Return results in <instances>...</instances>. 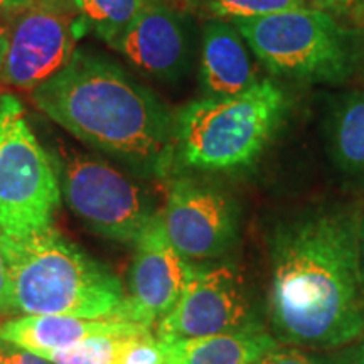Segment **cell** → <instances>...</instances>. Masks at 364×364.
I'll return each mask as SVG.
<instances>
[{
  "instance_id": "obj_1",
  "label": "cell",
  "mask_w": 364,
  "mask_h": 364,
  "mask_svg": "<svg viewBox=\"0 0 364 364\" xmlns=\"http://www.w3.org/2000/svg\"><path fill=\"white\" fill-rule=\"evenodd\" d=\"M361 221L317 211L285 223L272 238L268 311L277 338L338 349L364 336Z\"/></svg>"
},
{
  "instance_id": "obj_2",
  "label": "cell",
  "mask_w": 364,
  "mask_h": 364,
  "mask_svg": "<svg viewBox=\"0 0 364 364\" xmlns=\"http://www.w3.org/2000/svg\"><path fill=\"white\" fill-rule=\"evenodd\" d=\"M31 102L81 142L144 176H166L174 166L176 117L103 56L76 51L65 70L31 91Z\"/></svg>"
},
{
  "instance_id": "obj_3",
  "label": "cell",
  "mask_w": 364,
  "mask_h": 364,
  "mask_svg": "<svg viewBox=\"0 0 364 364\" xmlns=\"http://www.w3.org/2000/svg\"><path fill=\"white\" fill-rule=\"evenodd\" d=\"M0 243L14 312L132 321L120 279L54 228L26 238H0Z\"/></svg>"
},
{
  "instance_id": "obj_4",
  "label": "cell",
  "mask_w": 364,
  "mask_h": 364,
  "mask_svg": "<svg viewBox=\"0 0 364 364\" xmlns=\"http://www.w3.org/2000/svg\"><path fill=\"white\" fill-rule=\"evenodd\" d=\"M290 108L285 90L262 80L233 97H204L176 115L174 164L206 172H238L260 161Z\"/></svg>"
},
{
  "instance_id": "obj_5",
  "label": "cell",
  "mask_w": 364,
  "mask_h": 364,
  "mask_svg": "<svg viewBox=\"0 0 364 364\" xmlns=\"http://www.w3.org/2000/svg\"><path fill=\"white\" fill-rule=\"evenodd\" d=\"M233 24L250 51L275 76L339 83L353 73V36L321 9L294 7Z\"/></svg>"
},
{
  "instance_id": "obj_6",
  "label": "cell",
  "mask_w": 364,
  "mask_h": 364,
  "mask_svg": "<svg viewBox=\"0 0 364 364\" xmlns=\"http://www.w3.org/2000/svg\"><path fill=\"white\" fill-rule=\"evenodd\" d=\"M61 189L53 157L26 122L22 103L4 93L0 110V238L53 228Z\"/></svg>"
},
{
  "instance_id": "obj_7",
  "label": "cell",
  "mask_w": 364,
  "mask_h": 364,
  "mask_svg": "<svg viewBox=\"0 0 364 364\" xmlns=\"http://www.w3.org/2000/svg\"><path fill=\"white\" fill-rule=\"evenodd\" d=\"M53 162L61 198L91 231L122 243L139 241L159 209L145 186L65 144H58Z\"/></svg>"
},
{
  "instance_id": "obj_8",
  "label": "cell",
  "mask_w": 364,
  "mask_h": 364,
  "mask_svg": "<svg viewBox=\"0 0 364 364\" xmlns=\"http://www.w3.org/2000/svg\"><path fill=\"white\" fill-rule=\"evenodd\" d=\"M81 26L73 0H31L9 26L0 83L33 91L54 78L76 53Z\"/></svg>"
},
{
  "instance_id": "obj_9",
  "label": "cell",
  "mask_w": 364,
  "mask_h": 364,
  "mask_svg": "<svg viewBox=\"0 0 364 364\" xmlns=\"http://www.w3.org/2000/svg\"><path fill=\"white\" fill-rule=\"evenodd\" d=\"M154 221L184 260H213L238 238L240 208L221 189L179 179L171 186Z\"/></svg>"
},
{
  "instance_id": "obj_10",
  "label": "cell",
  "mask_w": 364,
  "mask_h": 364,
  "mask_svg": "<svg viewBox=\"0 0 364 364\" xmlns=\"http://www.w3.org/2000/svg\"><path fill=\"white\" fill-rule=\"evenodd\" d=\"M255 326L243 275L235 267L218 265L196 270L177 306L157 322L156 336L171 344Z\"/></svg>"
},
{
  "instance_id": "obj_11",
  "label": "cell",
  "mask_w": 364,
  "mask_h": 364,
  "mask_svg": "<svg viewBox=\"0 0 364 364\" xmlns=\"http://www.w3.org/2000/svg\"><path fill=\"white\" fill-rule=\"evenodd\" d=\"M196 270L198 267L184 260L164 238L152 218L135 243V257L130 267L132 321L147 329L157 326L177 306Z\"/></svg>"
},
{
  "instance_id": "obj_12",
  "label": "cell",
  "mask_w": 364,
  "mask_h": 364,
  "mask_svg": "<svg viewBox=\"0 0 364 364\" xmlns=\"http://www.w3.org/2000/svg\"><path fill=\"white\" fill-rule=\"evenodd\" d=\"M112 48L136 71L159 81L179 80L193 56L184 17L166 0H147Z\"/></svg>"
},
{
  "instance_id": "obj_13",
  "label": "cell",
  "mask_w": 364,
  "mask_h": 364,
  "mask_svg": "<svg viewBox=\"0 0 364 364\" xmlns=\"http://www.w3.org/2000/svg\"><path fill=\"white\" fill-rule=\"evenodd\" d=\"M150 329L127 318L21 316L0 326V339L48 359L51 354L95 336H129Z\"/></svg>"
},
{
  "instance_id": "obj_14",
  "label": "cell",
  "mask_w": 364,
  "mask_h": 364,
  "mask_svg": "<svg viewBox=\"0 0 364 364\" xmlns=\"http://www.w3.org/2000/svg\"><path fill=\"white\" fill-rule=\"evenodd\" d=\"M248 44L233 22L208 21L203 31L199 81L206 97H233L258 83Z\"/></svg>"
},
{
  "instance_id": "obj_15",
  "label": "cell",
  "mask_w": 364,
  "mask_h": 364,
  "mask_svg": "<svg viewBox=\"0 0 364 364\" xmlns=\"http://www.w3.org/2000/svg\"><path fill=\"white\" fill-rule=\"evenodd\" d=\"M260 326L166 344V364H255L277 348Z\"/></svg>"
},
{
  "instance_id": "obj_16",
  "label": "cell",
  "mask_w": 364,
  "mask_h": 364,
  "mask_svg": "<svg viewBox=\"0 0 364 364\" xmlns=\"http://www.w3.org/2000/svg\"><path fill=\"white\" fill-rule=\"evenodd\" d=\"M327 139L338 169L364 186V93H348L332 105Z\"/></svg>"
},
{
  "instance_id": "obj_17",
  "label": "cell",
  "mask_w": 364,
  "mask_h": 364,
  "mask_svg": "<svg viewBox=\"0 0 364 364\" xmlns=\"http://www.w3.org/2000/svg\"><path fill=\"white\" fill-rule=\"evenodd\" d=\"M147 0H73L83 26L112 46L129 27Z\"/></svg>"
},
{
  "instance_id": "obj_18",
  "label": "cell",
  "mask_w": 364,
  "mask_h": 364,
  "mask_svg": "<svg viewBox=\"0 0 364 364\" xmlns=\"http://www.w3.org/2000/svg\"><path fill=\"white\" fill-rule=\"evenodd\" d=\"M209 21H245L307 6V0H179Z\"/></svg>"
},
{
  "instance_id": "obj_19",
  "label": "cell",
  "mask_w": 364,
  "mask_h": 364,
  "mask_svg": "<svg viewBox=\"0 0 364 364\" xmlns=\"http://www.w3.org/2000/svg\"><path fill=\"white\" fill-rule=\"evenodd\" d=\"M124 336H95L49 356L53 364H115Z\"/></svg>"
},
{
  "instance_id": "obj_20",
  "label": "cell",
  "mask_w": 364,
  "mask_h": 364,
  "mask_svg": "<svg viewBox=\"0 0 364 364\" xmlns=\"http://www.w3.org/2000/svg\"><path fill=\"white\" fill-rule=\"evenodd\" d=\"M115 364H166V343L150 331L124 336Z\"/></svg>"
},
{
  "instance_id": "obj_21",
  "label": "cell",
  "mask_w": 364,
  "mask_h": 364,
  "mask_svg": "<svg viewBox=\"0 0 364 364\" xmlns=\"http://www.w3.org/2000/svg\"><path fill=\"white\" fill-rule=\"evenodd\" d=\"M0 364H53L39 354L0 339Z\"/></svg>"
},
{
  "instance_id": "obj_22",
  "label": "cell",
  "mask_w": 364,
  "mask_h": 364,
  "mask_svg": "<svg viewBox=\"0 0 364 364\" xmlns=\"http://www.w3.org/2000/svg\"><path fill=\"white\" fill-rule=\"evenodd\" d=\"M255 364H317L311 356L297 351V349H284L277 346L275 349L258 359Z\"/></svg>"
},
{
  "instance_id": "obj_23",
  "label": "cell",
  "mask_w": 364,
  "mask_h": 364,
  "mask_svg": "<svg viewBox=\"0 0 364 364\" xmlns=\"http://www.w3.org/2000/svg\"><path fill=\"white\" fill-rule=\"evenodd\" d=\"M0 314H14L11 279H9V268L2 243H0Z\"/></svg>"
},
{
  "instance_id": "obj_24",
  "label": "cell",
  "mask_w": 364,
  "mask_h": 364,
  "mask_svg": "<svg viewBox=\"0 0 364 364\" xmlns=\"http://www.w3.org/2000/svg\"><path fill=\"white\" fill-rule=\"evenodd\" d=\"M359 2H363V0H307V6L321 9V11L329 14H343Z\"/></svg>"
},
{
  "instance_id": "obj_25",
  "label": "cell",
  "mask_w": 364,
  "mask_h": 364,
  "mask_svg": "<svg viewBox=\"0 0 364 364\" xmlns=\"http://www.w3.org/2000/svg\"><path fill=\"white\" fill-rule=\"evenodd\" d=\"M339 364H364V336L356 346L346 349L339 359Z\"/></svg>"
},
{
  "instance_id": "obj_26",
  "label": "cell",
  "mask_w": 364,
  "mask_h": 364,
  "mask_svg": "<svg viewBox=\"0 0 364 364\" xmlns=\"http://www.w3.org/2000/svg\"><path fill=\"white\" fill-rule=\"evenodd\" d=\"M29 2L31 0H0V16H6V14L12 12L16 14Z\"/></svg>"
},
{
  "instance_id": "obj_27",
  "label": "cell",
  "mask_w": 364,
  "mask_h": 364,
  "mask_svg": "<svg viewBox=\"0 0 364 364\" xmlns=\"http://www.w3.org/2000/svg\"><path fill=\"white\" fill-rule=\"evenodd\" d=\"M9 49V26L0 22V71H2L4 63H6Z\"/></svg>"
},
{
  "instance_id": "obj_28",
  "label": "cell",
  "mask_w": 364,
  "mask_h": 364,
  "mask_svg": "<svg viewBox=\"0 0 364 364\" xmlns=\"http://www.w3.org/2000/svg\"><path fill=\"white\" fill-rule=\"evenodd\" d=\"M359 247H361V267H363V279H364V223L361 225V236H359Z\"/></svg>"
},
{
  "instance_id": "obj_29",
  "label": "cell",
  "mask_w": 364,
  "mask_h": 364,
  "mask_svg": "<svg viewBox=\"0 0 364 364\" xmlns=\"http://www.w3.org/2000/svg\"><path fill=\"white\" fill-rule=\"evenodd\" d=\"M2 98H4V91L0 88V110H2Z\"/></svg>"
}]
</instances>
